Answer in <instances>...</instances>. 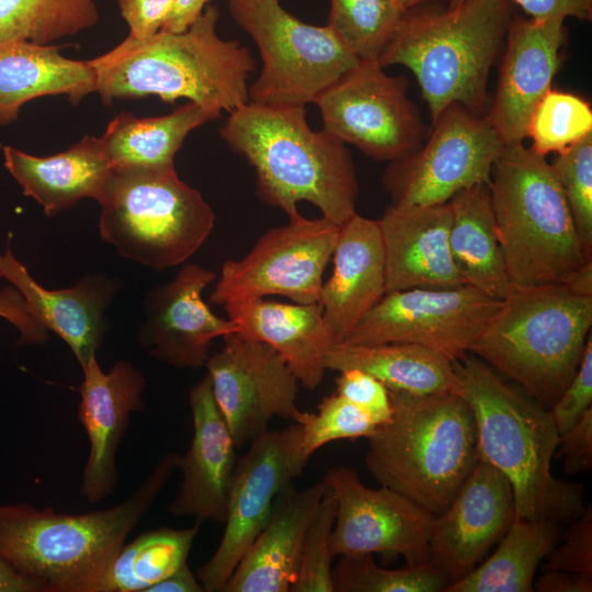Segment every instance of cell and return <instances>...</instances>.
Listing matches in <instances>:
<instances>
[{"label":"cell","mask_w":592,"mask_h":592,"mask_svg":"<svg viewBox=\"0 0 592 592\" xmlns=\"http://www.w3.org/2000/svg\"><path fill=\"white\" fill-rule=\"evenodd\" d=\"M219 135L254 169L258 197L288 219L300 216L304 201L339 226L356 213L358 183L350 152L326 129L310 128L305 105L249 101L229 113Z\"/></svg>","instance_id":"cell-1"},{"label":"cell","mask_w":592,"mask_h":592,"mask_svg":"<svg viewBox=\"0 0 592 592\" xmlns=\"http://www.w3.org/2000/svg\"><path fill=\"white\" fill-rule=\"evenodd\" d=\"M218 9L208 4L183 32L127 36L90 59L101 101L156 95L164 102L186 99L217 113L249 102L254 59L248 47L218 35Z\"/></svg>","instance_id":"cell-2"},{"label":"cell","mask_w":592,"mask_h":592,"mask_svg":"<svg viewBox=\"0 0 592 592\" xmlns=\"http://www.w3.org/2000/svg\"><path fill=\"white\" fill-rule=\"evenodd\" d=\"M453 366L459 395L475 417L479 458L511 483L515 517L561 525L577 519L585 509L583 486L553 475L559 433L547 408L477 357L467 355Z\"/></svg>","instance_id":"cell-3"},{"label":"cell","mask_w":592,"mask_h":592,"mask_svg":"<svg viewBox=\"0 0 592 592\" xmlns=\"http://www.w3.org/2000/svg\"><path fill=\"white\" fill-rule=\"evenodd\" d=\"M164 454L122 503L82 514H62L27 503L0 504V559L47 592H91L177 469Z\"/></svg>","instance_id":"cell-4"},{"label":"cell","mask_w":592,"mask_h":592,"mask_svg":"<svg viewBox=\"0 0 592 592\" xmlns=\"http://www.w3.org/2000/svg\"><path fill=\"white\" fill-rule=\"evenodd\" d=\"M389 391L392 413L367 437L366 467L380 486L439 515L479 460L474 413L458 392Z\"/></svg>","instance_id":"cell-5"},{"label":"cell","mask_w":592,"mask_h":592,"mask_svg":"<svg viewBox=\"0 0 592 592\" xmlns=\"http://www.w3.org/2000/svg\"><path fill=\"white\" fill-rule=\"evenodd\" d=\"M432 2L403 12L377 61L414 73L432 123L453 103L478 115L488 103V76L512 18L511 3L466 0L448 10Z\"/></svg>","instance_id":"cell-6"},{"label":"cell","mask_w":592,"mask_h":592,"mask_svg":"<svg viewBox=\"0 0 592 592\" xmlns=\"http://www.w3.org/2000/svg\"><path fill=\"white\" fill-rule=\"evenodd\" d=\"M488 186L513 288L566 284L592 261L545 156L523 143L505 146Z\"/></svg>","instance_id":"cell-7"},{"label":"cell","mask_w":592,"mask_h":592,"mask_svg":"<svg viewBox=\"0 0 592 592\" xmlns=\"http://www.w3.org/2000/svg\"><path fill=\"white\" fill-rule=\"evenodd\" d=\"M591 327L592 297L563 284L513 288L470 353L550 408L576 374Z\"/></svg>","instance_id":"cell-8"},{"label":"cell","mask_w":592,"mask_h":592,"mask_svg":"<svg viewBox=\"0 0 592 592\" xmlns=\"http://www.w3.org/2000/svg\"><path fill=\"white\" fill-rule=\"evenodd\" d=\"M99 205L102 240L157 271L187 261L215 225L210 205L174 167L113 170Z\"/></svg>","instance_id":"cell-9"},{"label":"cell","mask_w":592,"mask_h":592,"mask_svg":"<svg viewBox=\"0 0 592 592\" xmlns=\"http://www.w3.org/2000/svg\"><path fill=\"white\" fill-rule=\"evenodd\" d=\"M228 9L262 60L251 102L306 105L361 60L327 24L305 23L278 0H228Z\"/></svg>","instance_id":"cell-10"},{"label":"cell","mask_w":592,"mask_h":592,"mask_svg":"<svg viewBox=\"0 0 592 592\" xmlns=\"http://www.w3.org/2000/svg\"><path fill=\"white\" fill-rule=\"evenodd\" d=\"M432 124L422 148L390 161L384 171L391 205L444 204L462 190L489 184L505 145L487 117L453 103Z\"/></svg>","instance_id":"cell-11"},{"label":"cell","mask_w":592,"mask_h":592,"mask_svg":"<svg viewBox=\"0 0 592 592\" xmlns=\"http://www.w3.org/2000/svg\"><path fill=\"white\" fill-rule=\"evenodd\" d=\"M339 229L323 216L301 215L269 229L244 257L223 263L209 300L224 308L270 295L296 304L318 303Z\"/></svg>","instance_id":"cell-12"},{"label":"cell","mask_w":592,"mask_h":592,"mask_svg":"<svg viewBox=\"0 0 592 592\" xmlns=\"http://www.w3.org/2000/svg\"><path fill=\"white\" fill-rule=\"evenodd\" d=\"M500 304L466 284L394 291L386 293L341 343H411L451 362L462 361Z\"/></svg>","instance_id":"cell-13"},{"label":"cell","mask_w":592,"mask_h":592,"mask_svg":"<svg viewBox=\"0 0 592 592\" xmlns=\"http://www.w3.org/2000/svg\"><path fill=\"white\" fill-rule=\"evenodd\" d=\"M307 463L299 423L281 431L266 430L249 443L236 466L221 539L195 573L204 591L224 592L240 559L265 525L276 498L303 475Z\"/></svg>","instance_id":"cell-14"},{"label":"cell","mask_w":592,"mask_h":592,"mask_svg":"<svg viewBox=\"0 0 592 592\" xmlns=\"http://www.w3.org/2000/svg\"><path fill=\"white\" fill-rule=\"evenodd\" d=\"M408 80L389 76L376 59L360 62L314 101L323 129L379 161L417 148L424 126L407 96Z\"/></svg>","instance_id":"cell-15"},{"label":"cell","mask_w":592,"mask_h":592,"mask_svg":"<svg viewBox=\"0 0 592 592\" xmlns=\"http://www.w3.org/2000/svg\"><path fill=\"white\" fill-rule=\"evenodd\" d=\"M205 367L217 407L237 449L269 430L275 417L304 424L309 412L297 406L299 382L271 345L231 333Z\"/></svg>","instance_id":"cell-16"},{"label":"cell","mask_w":592,"mask_h":592,"mask_svg":"<svg viewBox=\"0 0 592 592\" xmlns=\"http://www.w3.org/2000/svg\"><path fill=\"white\" fill-rule=\"evenodd\" d=\"M322 479L337 501L333 556L399 555L407 565L430 562L433 514L385 486L366 487L346 466L331 467Z\"/></svg>","instance_id":"cell-17"},{"label":"cell","mask_w":592,"mask_h":592,"mask_svg":"<svg viewBox=\"0 0 592 592\" xmlns=\"http://www.w3.org/2000/svg\"><path fill=\"white\" fill-rule=\"evenodd\" d=\"M215 280L212 270L185 263L170 282L146 294L138 341L155 360L197 369L205 366L216 338L239 331L238 323L218 317L203 300Z\"/></svg>","instance_id":"cell-18"},{"label":"cell","mask_w":592,"mask_h":592,"mask_svg":"<svg viewBox=\"0 0 592 592\" xmlns=\"http://www.w3.org/2000/svg\"><path fill=\"white\" fill-rule=\"evenodd\" d=\"M515 517L511 483L496 467L479 458L448 504L434 515L429 535V561L451 583L476 568Z\"/></svg>","instance_id":"cell-19"},{"label":"cell","mask_w":592,"mask_h":592,"mask_svg":"<svg viewBox=\"0 0 592 592\" xmlns=\"http://www.w3.org/2000/svg\"><path fill=\"white\" fill-rule=\"evenodd\" d=\"M562 20L511 18L494 100L486 116L505 146L522 144L530 119L551 90L565 41Z\"/></svg>","instance_id":"cell-20"},{"label":"cell","mask_w":592,"mask_h":592,"mask_svg":"<svg viewBox=\"0 0 592 592\" xmlns=\"http://www.w3.org/2000/svg\"><path fill=\"white\" fill-rule=\"evenodd\" d=\"M79 420L89 439V456L82 471L80 492L89 503L107 498L117 482L116 452L133 412L144 409V374L119 360L110 372L100 367L96 355L82 366Z\"/></svg>","instance_id":"cell-21"},{"label":"cell","mask_w":592,"mask_h":592,"mask_svg":"<svg viewBox=\"0 0 592 592\" xmlns=\"http://www.w3.org/2000/svg\"><path fill=\"white\" fill-rule=\"evenodd\" d=\"M193 435L184 455L179 491L168 506L174 516L190 515L196 523H224L238 463L237 446L214 399L208 375L190 391Z\"/></svg>","instance_id":"cell-22"},{"label":"cell","mask_w":592,"mask_h":592,"mask_svg":"<svg viewBox=\"0 0 592 592\" xmlns=\"http://www.w3.org/2000/svg\"><path fill=\"white\" fill-rule=\"evenodd\" d=\"M0 277L21 293L30 315L43 328L67 343L80 366L96 355L109 329L105 314L118 292L117 280L89 273L69 288L47 289L9 247L0 252Z\"/></svg>","instance_id":"cell-23"},{"label":"cell","mask_w":592,"mask_h":592,"mask_svg":"<svg viewBox=\"0 0 592 592\" xmlns=\"http://www.w3.org/2000/svg\"><path fill=\"white\" fill-rule=\"evenodd\" d=\"M385 258L386 293L463 285L451 254L449 203L390 205L378 219Z\"/></svg>","instance_id":"cell-24"},{"label":"cell","mask_w":592,"mask_h":592,"mask_svg":"<svg viewBox=\"0 0 592 592\" xmlns=\"http://www.w3.org/2000/svg\"><path fill=\"white\" fill-rule=\"evenodd\" d=\"M332 261V275L323 282L318 303L337 344L386 294L378 219L355 213L340 225Z\"/></svg>","instance_id":"cell-25"},{"label":"cell","mask_w":592,"mask_h":592,"mask_svg":"<svg viewBox=\"0 0 592 592\" xmlns=\"http://www.w3.org/2000/svg\"><path fill=\"white\" fill-rule=\"evenodd\" d=\"M327 490L323 479L306 489L293 483L284 489L224 592H291L306 531Z\"/></svg>","instance_id":"cell-26"},{"label":"cell","mask_w":592,"mask_h":592,"mask_svg":"<svg viewBox=\"0 0 592 592\" xmlns=\"http://www.w3.org/2000/svg\"><path fill=\"white\" fill-rule=\"evenodd\" d=\"M237 333L277 351L301 386L315 390L326 375V356L334 344L319 303L285 304L259 298L227 307Z\"/></svg>","instance_id":"cell-27"},{"label":"cell","mask_w":592,"mask_h":592,"mask_svg":"<svg viewBox=\"0 0 592 592\" xmlns=\"http://www.w3.org/2000/svg\"><path fill=\"white\" fill-rule=\"evenodd\" d=\"M3 160L23 194L39 204L48 217L71 208L82 198L99 203L113 173L100 137L90 135L48 157L5 146Z\"/></svg>","instance_id":"cell-28"},{"label":"cell","mask_w":592,"mask_h":592,"mask_svg":"<svg viewBox=\"0 0 592 592\" xmlns=\"http://www.w3.org/2000/svg\"><path fill=\"white\" fill-rule=\"evenodd\" d=\"M93 92L96 78L89 60L67 58L49 44L0 43V125L15 121L34 99L65 95L78 104Z\"/></svg>","instance_id":"cell-29"},{"label":"cell","mask_w":592,"mask_h":592,"mask_svg":"<svg viewBox=\"0 0 592 592\" xmlns=\"http://www.w3.org/2000/svg\"><path fill=\"white\" fill-rule=\"evenodd\" d=\"M448 203L449 250L463 283L502 300L513 287L497 235L489 186L478 184L462 190Z\"/></svg>","instance_id":"cell-30"},{"label":"cell","mask_w":592,"mask_h":592,"mask_svg":"<svg viewBox=\"0 0 592 592\" xmlns=\"http://www.w3.org/2000/svg\"><path fill=\"white\" fill-rule=\"evenodd\" d=\"M331 371L362 369L389 390L412 395L458 392L453 362L444 355L411 343H337L326 356Z\"/></svg>","instance_id":"cell-31"},{"label":"cell","mask_w":592,"mask_h":592,"mask_svg":"<svg viewBox=\"0 0 592 592\" xmlns=\"http://www.w3.org/2000/svg\"><path fill=\"white\" fill-rule=\"evenodd\" d=\"M219 116L193 102L161 116L121 113L109 123L100 140L113 170L170 168L186 136Z\"/></svg>","instance_id":"cell-32"},{"label":"cell","mask_w":592,"mask_h":592,"mask_svg":"<svg viewBox=\"0 0 592 592\" xmlns=\"http://www.w3.org/2000/svg\"><path fill=\"white\" fill-rule=\"evenodd\" d=\"M561 524L514 517L499 546L444 592H532L537 568L557 544Z\"/></svg>","instance_id":"cell-33"},{"label":"cell","mask_w":592,"mask_h":592,"mask_svg":"<svg viewBox=\"0 0 592 592\" xmlns=\"http://www.w3.org/2000/svg\"><path fill=\"white\" fill-rule=\"evenodd\" d=\"M200 524L174 530L162 526L124 544L91 592H147L187 562Z\"/></svg>","instance_id":"cell-34"},{"label":"cell","mask_w":592,"mask_h":592,"mask_svg":"<svg viewBox=\"0 0 592 592\" xmlns=\"http://www.w3.org/2000/svg\"><path fill=\"white\" fill-rule=\"evenodd\" d=\"M98 21L95 0H0V43L47 45Z\"/></svg>","instance_id":"cell-35"},{"label":"cell","mask_w":592,"mask_h":592,"mask_svg":"<svg viewBox=\"0 0 592 592\" xmlns=\"http://www.w3.org/2000/svg\"><path fill=\"white\" fill-rule=\"evenodd\" d=\"M403 12L396 0H330L327 25L360 59L377 60Z\"/></svg>","instance_id":"cell-36"},{"label":"cell","mask_w":592,"mask_h":592,"mask_svg":"<svg viewBox=\"0 0 592 592\" xmlns=\"http://www.w3.org/2000/svg\"><path fill=\"white\" fill-rule=\"evenodd\" d=\"M340 557L332 569L334 592H442L451 584L431 562L385 569L375 563L373 555Z\"/></svg>","instance_id":"cell-37"},{"label":"cell","mask_w":592,"mask_h":592,"mask_svg":"<svg viewBox=\"0 0 592 592\" xmlns=\"http://www.w3.org/2000/svg\"><path fill=\"white\" fill-rule=\"evenodd\" d=\"M592 133V111L587 101L550 90L536 106L527 127L531 148L542 156L561 152Z\"/></svg>","instance_id":"cell-38"},{"label":"cell","mask_w":592,"mask_h":592,"mask_svg":"<svg viewBox=\"0 0 592 592\" xmlns=\"http://www.w3.org/2000/svg\"><path fill=\"white\" fill-rule=\"evenodd\" d=\"M550 166L580 239L592 255V133L559 152Z\"/></svg>","instance_id":"cell-39"},{"label":"cell","mask_w":592,"mask_h":592,"mask_svg":"<svg viewBox=\"0 0 592 592\" xmlns=\"http://www.w3.org/2000/svg\"><path fill=\"white\" fill-rule=\"evenodd\" d=\"M335 513L337 501L328 488L306 531L291 592H334L331 534Z\"/></svg>","instance_id":"cell-40"},{"label":"cell","mask_w":592,"mask_h":592,"mask_svg":"<svg viewBox=\"0 0 592 592\" xmlns=\"http://www.w3.org/2000/svg\"><path fill=\"white\" fill-rule=\"evenodd\" d=\"M303 426V453L311 455L326 444L358 437H369L378 424L365 411L337 392L325 397L317 413L309 412Z\"/></svg>","instance_id":"cell-41"},{"label":"cell","mask_w":592,"mask_h":592,"mask_svg":"<svg viewBox=\"0 0 592 592\" xmlns=\"http://www.w3.org/2000/svg\"><path fill=\"white\" fill-rule=\"evenodd\" d=\"M562 543L550 550L544 559L545 570H562L592 574V506L584 511L561 534Z\"/></svg>","instance_id":"cell-42"},{"label":"cell","mask_w":592,"mask_h":592,"mask_svg":"<svg viewBox=\"0 0 592 592\" xmlns=\"http://www.w3.org/2000/svg\"><path fill=\"white\" fill-rule=\"evenodd\" d=\"M335 378L337 394L365 411L378 424L386 423L392 413L390 391L373 375L346 368Z\"/></svg>","instance_id":"cell-43"},{"label":"cell","mask_w":592,"mask_h":592,"mask_svg":"<svg viewBox=\"0 0 592 592\" xmlns=\"http://www.w3.org/2000/svg\"><path fill=\"white\" fill-rule=\"evenodd\" d=\"M592 407V334L589 335L580 365L556 402L549 415L557 432L569 430Z\"/></svg>","instance_id":"cell-44"},{"label":"cell","mask_w":592,"mask_h":592,"mask_svg":"<svg viewBox=\"0 0 592 592\" xmlns=\"http://www.w3.org/2000/svg\"><path fill=\"white\" fill-rule=\"evenodd\" d=\"M128 36L146 38L162 30L170 19L175 0H117Z\"/></svg>","instance_id":"cell-45"},{"label":"cell","mask_w":592,"mask_h":592,"mask_svg":"<svg viewBox=\"0 0 592 592\" xmlns=\"http://www.w3.org/2000/svg\"><path fill=\"white\" fill-rule=\"evenodd\" d=\"M555 456L563 457V470L568 475L588 471L592 467V407L559 435Z\"/></svg>","instance_id":"cell-46"},{"label":"cell","mask_w":592,"mask_h":592,"mask_svg":"<svg viewBox=\"0 0 592 592\" xmlns=\"http://www.w3.org/2000/svg\"><path fill=\"white\" fill-rule=\"evenodd\" d=\"M0 317L16 328L19 344H43L48 340V331L30 315L23 296L11 284L0 289Z\"/></svg>","instance_id":"cell-47"},{"label":"cell","mask_w":592,"mask_h":592,"mask_svg":"<svg viewBox=\"0 0 592 592\" xmlns=\"http://www.w3.org/2000/svg\"><path fill=\"white\" fill-rule=\"evenodd\" d=\"M517 4L534 21L592 20V0H502Z\"/></svg>","instance_id":"cell-48"},{"label":"cell","mask_w":592,"mask_h":592,"mask_svg":"<svg viewBox=\"0 0 592 592\" xmlns=\"http://www.w3.org/2000/svg\"><path fill=\"white\" fill-rule=\"evenodd\" d=\"M533 588L537 592H591L592 574L545 570Z\"/></svg>","instance_id":"cell-49"},{"label":"cell","mask_w":592,"mask_h":592,"mask_svg":"<svg viewBox=\"0 0 592 592\" xmlns=\"http://www.w3.org/2000/svg\"><path fill=\"white\" fill-rule=\"evenodd\" d=\"M210 0H175L173 12L162 31L183 32L203 13Z\"/></svg>","instance_id":"cell-50"},{"label":"cell","mask_w":592,"mask_h":592,"mask_svg":"<svg viewBox=\"0 0 592 592\" xmlns=\"http://www.w3.org/2000/svg\"><path fill=\"white\" fill-rule=\"evenodd\" d=\"M204 589L187 562L153 584L147 592H203Z\"/></svg>","instance_id":"cell-51"},{"label":"cell","mask_w":592,"mask_h":592,"mask_svg":"<svg viewBox=\"0 0 592 592\" xmlns=\"http://www.w3.org/2000/svg\"><path fill=\"white\" fill-rule=\"evenodd\" d=\"M0 592H47L39 582L30 579L0 559Z\"/></svg>","instance_id":"cell-52"},{"label":"cell","mask_w":592,"mask_h":592,"mask_svg":"<svg viewBox=\"0 0 592 592\" xmlns=\"http://www.w3.org/2000/svg\"><path fill=\"white\" fill-rule=\"evenodd\" d=\"M563 285L577 295L592 297V261L578 269Z\"/></svg>","instance_id":"cell-53"},{"label":"cell","mask_w":592,"mask_h":592,"mask_svg":"<svg viewBox=\"0 0 592 592\" xmlns=\"http://www.w3.org/2000/svg\"><path fill=\"white\" fill-rule=\"evenodd\" d=\"M431 1H445L448 3L449 0H396L397 4L400 7L402 11H406L408 9H411L415 5L431 2Z\"/></svg>","instance_id":"cell-54"},{"label":"cell","mask_w":592,"mask_h":592,"mask_svg":"<svg viewBox=\"0 0 592 592\" xmlns=\"http://www.w3.org/2000/svg\"><path fill=\"white\" fill-rule=\"evenodd\" d=\"M466 0H449L448 3H447V9L448 10H456L458 9L459 7H462V4L465 2Z\"/></svg>","instance_id":"cell-55"}]
</instances>
